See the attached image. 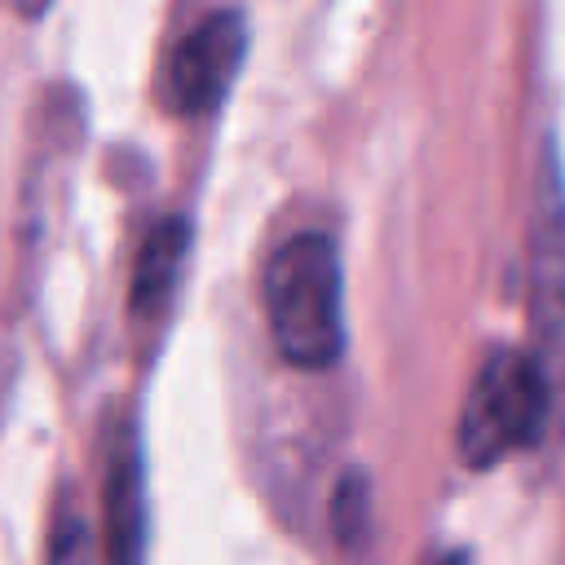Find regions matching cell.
<instances>
[{"instance_id":"8992f818","label":"cell","mask_w":565,"mask_h":565,"mask_svg":"<svg viewBox=\"0 0 565 565\" xmlns=\"http://www.w3.org/2000/svg\"><path fill=\"white\" fill-rule=\"evenodd\" d=\"M9 4H13V9L22 13V18H40V13H44V9L53 4V0H9Z\"/></svg>"},{"instance_id":"3957f363","label":"cell","mask_w":565,"mask_h":565,"mask_svg":"<svg viewBox=\"0 0 565 565\" xmlns=\"http://www.w3.org/2000/svg\"><path fill=\"white\" fill-rule=\"evenodd\" d=\"M243 53H247L243 18L234 9L207 13L181 40V49L168 62V102H172V110H181V115L212 110L230 93L238 66H243Z\"/></svg>"},{"instance_id":"7a4b0ae2","label":"cell","mask_w":565,"mask_h":565,"mask_svg":"<svg viewBox=\"0 0 565 565\" xmlns=\"http://www.w3.org/2000/svg\"><path fill=\"white\" fill-rule=\"evenodd\" d=\"M547 406H552V384L534 353H516V349L490 353L459 411L455 441L463 463L490 468L503 455L534 441L547 419Z\"/></svg>"},{"instance_id":"277c9868","label":"cell","mask_w":565,"mask_h":565,"mask_svg":"<svg viewBox=\"0 0 565 565\" xmlns=\"http://www.w3.org/2000/svg\"><path fill=\"white\" fill-rule=\"evenodd\" d=\"M185 252H190V221L185 216H163L146 234L141 252H137V265H132V287H128V309L137 318H150L168 305V296L181 278Z\"/></svg>"},{"instance_id":"5b68a950","label":"cell","mask_w":565,"mask_h":565,"mask_svg":"<svg viewBox=\"0 0 565 565\" xmlns=\"http://www.w3.org/2000/svg\"><path fill=\"white\" fill-rule=\"evenodd\" d=\"M146 539V499H141V455L124 441L106 472V552L115 561H137Z\"/></svg>"},{"instance_id":"6da1fadb","label":"cell","mask_w":565,"mask_h":565,"mask_svg":"<svg viewBox=\"0 0 565 565\" xmlns=\"http://www.w3.org/2000/svg\"><path fill=\"white\" fill-rule=\"evenodd\" d=\"M265 318L274 349L300 366L322 371L344 349V309H340V256L327 234H291L274 247L265 265Z\"/></svg>"}]
</instances>
